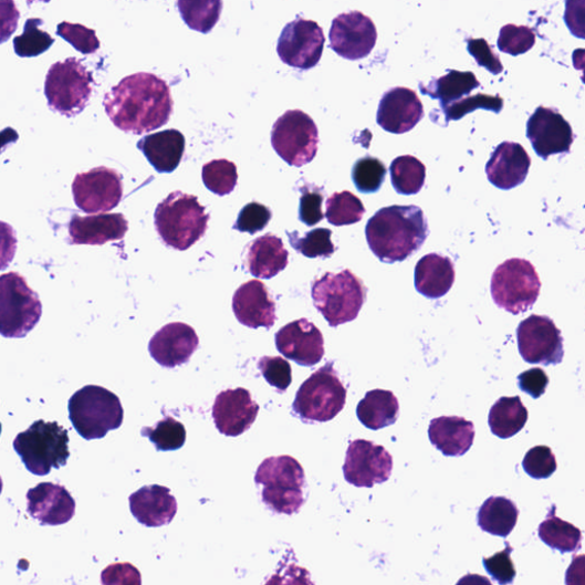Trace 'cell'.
<instances>
[{"instance_id":"obj_1","label":"cell","mask_w":585,"mask_h":585,"mask_svg":"<svg viewBox=\"0 0 585 585\" xmlns=\"http://www.w3.org/2000/svg\"><path fill=\"white\" fill-rule=\"evenodd\" d=\"M103 106L117 128L133 134L163 127L174 113L167 83L148 73L124 79L106 94Z\"/></svg>"},{"instance_id":"obj_2","label":"cell","mask_w":585,"mask_h":585,"mask_svg":"<svg viewBox=\"0 0 585 585\" xmlns=\"http://www.w3.org/2000/svg\"><path fill=\"white\" fill-rule=\"evenodd\" d=\"M366 239L373 254L385 263L403 262L418 252L429 236L428 220L416 205L388 206L366 224Z\"/></svg>"},{"instance_id":"obj_3","label":"cell","mask_w":585,"mask_h":585,"mask_svg":"<svg viewBox=\"0 0 585 585\" xmlns=\"http://www.w3.org/2000/svg\"><path fill=\"white\" fill-rule=\"evenodd\" d=\"M210 216L194 195L171 192L155 212V226L166 247L187 251L208 230Z\"/></svg>"},{"instance_id":"obj_4","label":"cell","mask_w":585,"mask_h":585,"mask_svg":"<svg viewBox=\"0 0 585 585\" xmlns=\"http://www.w3.org/2000/svg\"><path fill=\"white\" fill-rule=\"evenodd\" d=\"M69 418L86 440L102 439L122 427L124 408L121 399L106 388L86 386L69 400Z\"/></svg>"},{"instance_id":"obj_5","label":"cell","mask_w":585,"mask_h":585,"mask_svg":"<svg viewBox=\"0 0 585 585\" xmlns=\"http://www.w3.org/2000/svg\"><path fill=\"white\" fill-rule=\"evenodd\" d=\"M262 485V501L272 511L296 513L304 504L305 474L302 466L290 456L265 459L255 473Z\"/></svg>"},{"instance_id":"obj_6","label":"cell","mask_w":585,"mask_h":585,"mask_svg":"<svg viewBox=\"0 0 585 585\" xmlns=\"http://www.w3.org/2000/svg\"><path fill=\"white\" fill-rule=\"evenodd\" d=\"M364 283L351 270L327 272L313 284L312 296L331 327L355 321L366 300Z\"/></svg>"},{"instance_id":"obj_7","label":"cell","mask_w":585,"mask_h":585,"mask_svg":"<svg viewBox=\"0 0 585 585\" xmlns=\"http://www.w3.org/2000/svg\"><path fill=\"white\" fill-rule=\"evenodd\" d=\"M67 445V431L56 422L44 420L32 424L13 442L25 468L36 476H46L53 468L64 467L71 458Z\"/></svg>"},{"instance_id":"obj_8","label":"cell","mask_w":585,"mask_h":585,"mask_svg":"<svg viewBox=\"0 0 585 585\" xmlns=\"http://www.w3.org/2000/svg\"><path fill=\"white\" fill-rule=\"evenodd\" d=\"M347 389L330 362L305 380L296 393L293 410L303 422H328L346 406Z\"/></svg>"},{"instance_id":"obj_9","label":"cell","mask_w":585,"mask_h":585,"mask_svg":"<svg viewBox=\"0 0 585 585\" xmlns=\"http://www.w3.org/2000/svg\"><path fill=\"white\" fill-rule=\"evenodd\" d=\"M93 76L81 60L69 58L54 63L45 81L49 106L65 117L80 115L93 92Z\"/></svg>"},{"instance_id":"obj_10","label":"cell","mask_w":585,"mask_h":585,"mask_svg":"<svg viewBox=\"0 0 585 585\" xmlns=\"http://www.w3.org/2000/svg\"><path fill=\"white\" fill-rule=\"evenodd\" d=\"M43 307L19 273L3 274L0 280V332L4 337L20 338L30 333L42 317Z\"/></svg>"},{"instance_id":"obj_11","label":"cell","mask_w":585,"mask_h":585,"mask_svg":"<svg viewBox=\"0 0 585 585\" xmlns=\"http://www.w3.org/2000/svg\"><path fill=\"white\" fill-rule=\"evenodd\" d=\"M541 281L534 265L524 259H510L493 273L494 302L512 315L526 313L537 301Z\"/></svg>"},{"instance_id":"obj_12","label":"cell","mask_w":585,"mask_h":585,"mask_svg":"<svg viewBox=\"0 0 585 585\" xmlns=\"http://www.w3.org/2000/svg\"><path fill=\"white\" fill-rule=\"evenodd\" d=\"M318 143L316 123L301 111H289L273 124L272 148L291 166L302 167L312 163L317 155Z\"/></svg>"},{"instance_id":"obj_13","label":"cell","mask_w":585,"mask_h":585,"mask_svg":"<svg viewBox=\"0 0 585 585\" xmlns=\"http://www.w3.org/2000/svg\"><path fill=\"white\" fill-rule=\"evenodd\" d=\"M122 179L118 171L105 166L77 175L73 195L79 209L88 215L113 211L123 198Z\"/></svg>"},{"instance_id":"obj_14","label":"cell","mask_w":585,"mask_h":585,"mask_svg":"<svg viewBox=\"0 0 585 585\" xmlns=\"http://www.w3.org/2000/svg\"><path fill=\"white\" fill-rule=\"evenodd\" d=\"M393 468V457L384 446L357 439L348 447L343 474L349 484L372 489L375 484L386 483Z\"/></svg>"},{"instance_id":"obj_15","label":"cell","mask_w":585,"mask_h":585,"mask_svg":"<svg viewBox=\"0 0 585 585\" xmlns=\"http://www.w3.org/2000/svg\"><path fill=\"white\" fill-rule=\"evenodd\" d=\"M324 45V31L320 24L299 18L283 29L278 53L285 64L309 71L320 63Z\"/></svg>"},{"instance_id":"obj_16","label":"cell","mask_w":585,"mask_h":585,"mask_svg":"<svg viewBox=\"0 0 585 585\" xmlns=\"http://www.w3.org/2000/svg\"><path fill=\"white\" fill-rule=\"evenodd\" d=\"M519 348L530 364L557 365L564 358L562 333L552 318L532 315L518 328Z\"/></svg>"},{"instance_id":"obj_17","label":"cell","mask_w":585,"mask_h":585,"mask_svg":"<svg viewBox=\"0 0 585 585\" xmlns=\"http://www.w3.org/2000/svg\"><path fill=\"white\" fill-rule=\"evenodd\" d=\"M330 41L337 55L357 61L373 51L377 41L376 27L362 12L341 14L332 23Z\"/></svg>"},{"instance_id":"obj_18","label":"cell","mask_w":585,"mask_h":585,"mask_svg":"<svg viewBox=\"0 0 585 585\" xmlns=\"http://www.w3.org/2000/svg\"><path fill=\"white\" fill-rule=\"evenodd\" d=\"M527 137L535 153L550 156L568 154L574 143L570 123L556 109L539 107L527 122Z\"/></svg>"},{"instance_id":"obj_19","label":"cell","mask_w":585,"mask_h":585,"mask_svg":"<svg viewBox=\"0 0 585 585\" xmlns=\"http://www.w3.org/2000/svg\"><path fill=\"white\" fill-rule=\"evenodd\" d=\"M279 352L300 366L313 367L325 355L324 337L318 327L305 318L292 322L276 334Z\"/></svg>"},{"instance_id":"obj_20","label":"cell","mask_w":585,"mask_h":585,"mask_svg":"<svg viewBox=\"0 0 585 585\" xmlns=\"http://www.w3.org/2000/svg\"><path fill=\"white\" fill-rule=\"evenodd\" d=\"M260 406L244 388L229 389L218 395L212 416L220 433L238 437L255 422Z\"/></svg>"},{"instance_id":"obj_21","label":"cell","mask_w":585,"mask_h":585,"mask_svg":"<svg viewBox=\"0 0 585 585\" xmlns=\"http://www.w3.org/2000/svg\"><path fill=\"white\" fill-rule=\"evenodd\" d=\"M425 117L418 94L406 87L387 91L378 105L376 122L385 130L404 134L415 128Z\"/></svg>"},{"instance_id":"obj_22","label":"cell","mask_w":585,"mask_h":585,"mask_svg":"<svg viewBox=\"0 0 585 585\" xmlns=\"http://www.w3.org/2000/svg\"><path fill=\"white\" fill-rule=\"evenodd\" d=\"M28 512L42 526H60L74 519L76 502L63 487L41 483L27 493Z\"/></svg>"},{"instance_id":"obj_23","label":"cell","mask_w":585,"mask_h":585,"mask_svg":"<svg viewBox=\"0 0 585 585\" xmlns=\"http://www.w3.org/2000/svg\"><path fill=\"white\" fill-rule=\"evenodd\" d=\"M198 346L199 338L191 326L171 323L153 336L149 342V353L160 366L175 368L188 363Z\"/></svg>"},{"instance_id":"obj_24","label":"cell","mask_w":585,"mask_h":585,"mask_svg":"<svg viewBox=\"0 0 585 585\" xmlns=\"http://www.w3.org/2000/svg\"><path fill=\"white\" fill-rule=\"evenodd\" d=\"M232 310L240 324L254 330H270L278 320L276 303L260 281H251L236 291Z\"/></svg>"},{"instance_id":"obj_25","label":"cell","mask_w":585,"mask_h":585,"mask_svg":"<svg viewBox=\"0 0 585 585\" xmlns=\"http://www.w3.org/2000/svg\"><path fill=\"white\" fill-rule=\"evenodd\" d=\"M531 164V157L522 145L506 142L492 154L487 175L497 188L510 190L525 182Z\"/></svg>"},{"instance_id":"obj_26","label":"cell","mask_w":585,"mask_h":585,"mask_svg":"<svg viewBox=\"0 0 585 585\" xmlns=\"http://www.w3.org/2000/svg\"><path fill=\"white\" fill-rule=\"evenodd\" d=\"M129 508L136 521L147 527L168 525L178 512L177 499L169 489L159 485L145 487L133 493Z\"/></svg>"},{"instance_id":"obj_27","label":"cell","mask_w":585,"mask_h":585,"mask_svg":"<svg viewBox=\"0 0 585 585\" xmlns=\"http://www.w3.org/2000/svg\"><path fill=\"white\" fill-rule=\"evenodd\" d=\"M128 230L123 215L75 216L69 224V234L74 246H105L122 240Z\"/></svg>"},{"instance_id":"obj_28","label":"cell","mask_w":585,"mask_h":585,"mask_svg":"<svg viewBox=\"0 0 585 585\" xmlns=\"http://www.w3.org/2000/svg\"><path fill=\"white\" fill-rule=\"evenodd\" d=\"M158 174L175 171L185 155L186 137L178 129H166L143 137L137 144Z\"/></svg>"},{"instance_id":"obj_29","label":"cell","mask_w":585,"mask_h":585,"mask_svg":"<svg viewBox=\"0 0 585 585\" xmlns=\"http://www.w3.org/2000/svg\"><path fill=\"white\" fill-rule=\"evenodd\" d=\"M246 265L254 278L271 280L289 265L283 240L271 233L257 238L247 249Z\"/></svg>"},{"instance_id":"obj_30","label":"cell","mask_w":585,"mask_h":585,"mask_svg":"<svg viewBox=\"0 0 585 585\" xmlns=\"http://www.w3.org/2000/svg\"><path fill=\"white\" fill-rule=\"evenodd\" d=\"M474 426L460 417H441L433 419L429 427L431 443L445 457H462L474 440Z\"/></svg>"},{"instance_id":"obj_31","label":"cell","mask_w":585,"mask_h":585,"mask_svg":"<svg viewBox=\"0 0 585 585\" xmlns=\"http://www.w3.org/2000/svg\"><path fill=\"white\" fill-rule=\"evenodd\" d=\"M417 291L428 299H439L451 291L456 282V269L450 258L431 253L416 267Z\"/></svg>"},{"instance_id":"obj_32","label":"cell","mask_w":585,"mask_h":585,"mask_svg":"<svg viewBox=\"0 0 585 585\" xmlns=\"http://www.w3.org/2000/svg\"><path fill=\"white\" fill-rule=\"evenodd\" d=\"M399 403L389 390L368 391L357 406L359 421L370 430H382L396 424Z\"/></svg>"},{"instance_id":"obj_33","label":"cell","mask_w":585,"mask_h":585,"mask_svg":"<svg viewBox=\"0 0 585 585\" xmlns=\"http://www.w3.org/2000/svg\"><path fill=\"white\" fill-rule=\"evenodd\" d=\"M520 510L503 497L488 499L478 512V525L495 536L506 537L518 525Z\"/></svg>"},{"instance_id":"obj_34","label":"cell","mask_w":585,"mask_h":585,"mask_svg":"<svg viewBox=\"0 0 585 585\" xmlns=\"http://www.w3.org/2000/svg\"><path fill=\"white\" fill-rule=\"evenodd\" d=\"M527 421L529 410L521 397H502L490 410V428L501 439L518 435L525 428Z\"/></svg>"},{"instance_id":"obj_35","label":"cell","mask_w":585,"mask_h":585,"mask_svg":"<svg viewBox=\"0 0 585 585\" xmlns=\"http://www.w3.org/2000/svg\"><path fill=\"white\" fill-rule=\"evenodd\" d=\"M478 87H480V83L473 73L458 71H450L449 74L432 81L426 87L420 84V90L424 94L440 101L442 111L469 96Z\"/></svg>"},{"instance_id":"obj_36","label":"cell","mask_w":585,"mask_h":585,"mask_svg":"<svg viewBox=\"0 0 585 585\" xmlns=\"http://www.w3.org/2000/svg\"><path fill=\"white\" fill-rule=\"evenodd\" d=\"M540 539L550 547L562 554L575 553L582 545L581 531L568 522L558 519L553 511L539 527Z\"/></svg>"},{"instance_id":"obj_37","label":"cell","mask_w":585,"mask_h":585,"mask_svg":"<svg viewBox=\"0 0 585 585\" xmlns=\"http://www.w3.org/2000/svg\"><path fill=\"white\" fill-rule=\"evenodd\" d=\"M391 184L399 195L419 194L426 184L427 168L417 157H397L390 165Z\"/></svg>"},{"instance_id":"obj_38","label":"cell","mask_w":585,"mask_h":585,"mask_svg":"<svg viewBox=\"0 0 585 585\" xmlns=\"http://www.w3.org/2000/svg\"><path fill=\"white\" fill-rule=\"evenodd\" d=\"M222 8V0H178V9L186 24L201 33L213 30L220 20Z\"/></svg>"},{"instance_id":"obj_39","label":"cell","mask_w":585,"mask_h":585,"mask_svg":"<svg viewBox=\"0 0 585 585\" xmlns=\"http://www.w3.org/2000/svg\"><path fill=\"white\" fill-rule=\"evenodd\" d=\"M365 212L362 200L349 191L335 192L326 201L325 217L335 227L355 224Z\"/></svg>"},{"instance_id":"obj_40","label":"cell","mask_w":585,"mask_h":585,"mask_svg":"<svg viewBox=\"0 0 585 585\" xmlns=\"http://www.w3.org/2000/svg\"><path fill=\"white\" fill-rule=\"evenodd\" d=\"M142 435L148 437L159 452L178 451L182 449L187 439L185 426L169 416L155 427L143 428Z\"/></svg>"},{"instance_id":"obj_41","label":"cell","mask_w":585,"mask_h":585,"mask_svg":"<svg viewBox=\"0 0 585 585\" xmlns=\"http://www.w3.org/2000/svg\"><path fill=\"white\" fill-rule=\"evenodd\" d=\"M288 236L291 247L309 259L330 258L336 250L332 242V231L326 228L307 231L303 237L297 231H288Z\"/></svg>"},{"instance_id":"obj_42","label":"cell","mask_w":585,"mask_h":585,"mask_svg":"<svg viewBox=\"0 0 585 585\" xmlns=\"http://www.w3.org/2000/svg\"><path fill=\"white\" fill-rule=\"evenodd\" d=\"M41 19H29L21 36L14 39V51L20 58H34L45 53L54 44L51 34L43 31Z\"/></svg>"},{"instance_id":"obj_43","label":"cell","mask_w":585,"mask_h":585,"mask_svg":"<svg viewBox=\"0 0 585 585\" xmlns=\"http://www.w3.org/2000/svg\"><path fill=\"white\" fill-rule=\"evenodd\" d=\"M202 181L206 188L218 196L231 194L238 182L237 166L227 159H216L202 167Z\"/></svg>"},{"instance_id":"obj_44","label":"cell","mask_w":585,"mask_h":585,"mask_svg":"<svg viewBox=\"0 0 585 585\" xmlns=\"http://www.w3.org/2000/svg\"><path fill=\"white\" fill-rule=\"evenodd\" d=\"M386 176V165L375 157H363L353 167V181L357 190L363 194H374L380 190Z\"/></svg>"},{"instance_id":"obj_45","label":"cell","mask_w":585,"mask_h":585,"mask_svg":"<svg viewBox=\"0 0 585 585\" xmlns=\"http://www.w3.org/2000/svg\"><path fill=\"white\" fill-rule=\"evenodd\" d=\"M535 41V32L530 27L506 24L500 31L498 48L505 54L519 56L531 51Z\"/></svg>"},{"instance_id":"obj_46","label":"cell","mask_w":585,"mask_h":585,"mask_svg":"<svg viewBox=\"0 0 585 585\" xmlns=\"http://www.w3.org/2000/svg\"><path fill=\"white\" fill-rule=\"evenodd\" d=\"M503 108V100L497 95L477 94L474 96H467L459 102L453 103L452 106L447 107L442 112L446 116V122L459 121L467 114L477 109H487L497 114L501 113Z\"/></svg>"},{"instance_id":"obj_47","label":"cell","mask_w":585,"mask_h":585,"mask_svg":"<svg viewBox=\"0 0 585 585\" xmlns=\"http://www.w3.org/2000/svg\"><path fill=\"white\" fill-rule=\"evenodd\" d=\"M56 33L60 38L72 44L79 52L88 55L100 49V41L95 30L79 23L62 22L58 25Z\"/></svg>"},{"instance_id":"obj_48","label":"cell","mask_w":585,"mask_h":585,"mask_svg":"<svg viewBox=\"0 0 585 585\" xmlns=\"http://www.w3.org/2000/svg\"><path fill=\"white\" fill-rule=\"evenodd\" d=\"M523 468L534 479H546L557 471L558 464L550 447L535 446L525 456Z\"/></svg>"},{"instance_id":"obj_49","label":"cell","mask_w":585,"mask_h":585,"mask_svg":"<svg viewBox=\"0 0 585 585\" xmlns=\"http://www.w3.org/2000/svg\"><path fill=\"white\" fill-rule=\"evenodd\" d=\"M258 366L265 382L281 393L292 385V367L286 359L265 356L259 361Z\"/></svg>"},{"instance_id":"obj_50","label":"cell","mask_w":585,"mask_h":585,"mask_svg":"<svg viewBox=\"0 0 585 585\" xmlns=\"http://www.w3.org/2000/svg\"><path fill=\"white\" fill-rule=\"evenodd\" d=\"M299 218L307 227H314L324 220L323 211L324 190L318 187L309 188L305 186L301 189Z\"/></svg>"},{"instance_id":"obj_51","label":"cell","mask_w":585,"mask_h":585,"mask_svg":"<svg viewBox=\"0 0 585 585\" xmlns=\"http://www.w3.org/2000/svg\"><path fill=\"white\" fill-rule=\"evenodd\" d=\"M272 218L271 211L267 206L253 201L244 206L240 211L233 229L250 234L262 231Z\"/></svg>"},{"instance_id":"obj_52","label":"cell","mask_w":585,"mask_h":585,"mask_svg":"<svg viewBox=\"0 0 585 585\" xmlns=\"http://www.w3.org/2000/svg\"><path fill=\"white\" fill-rule=\"evenodd\" d=\"M467 43L469 53L474 58L479 66L488 69V71L495 76L503 72L504 67L499 55L485 40L470 39Z\"/></svg>"},{"instance_id":"obj_53","label":"cell","mask_w":585,"mask_h":585,"mask_svg":"<svg viewBox=\"0 0 585 585\" xmlns=\"http://www.w3.org/2000/svg\"><path fill=\"white\" fill-rule=\"evenodd\" d=\"M511 547L498 553L490 558H484L483 563L488 573L500 584H510L514 581L515 568L510 557Z\"/></svg>"},{"instance_id":"obj_54","label":"cell","mask_w":585,"mask_h":585,"mask_svg":"<svg viewBox=\"0 0 585 585\" xmlns=\"http://www.w3.org/2000/svg\"><path fill=\"white\" fill-rule=\"evenodd\" d=\"M564 20L574 38L585 40V0H566Z\"/></svg>"},{"instance_id":"obj_55","label":"cell","mask_w":585,"mask_h":585,"mask_svg":"<svg viewBox=\"0 0 585 585\" xmlns=\"http://www.w3.org/2000/svg\"><path fill=\"white\" fill-rule=\"evenodd\" d=\"M549 376L542 368H532L519 376L520 389L532 398H540L546 390Z\"/></svg>"},{"instance_id":"obj_56","label":"cell","mask_w":585,"mask_h":585,"mask_svg":"<svg viewBox=\"0 0 585 585\" xmlns=\"http://www.w3.org/2000/svg\"><path fill=\"white\" fill-rule=\"evenodd\" d=\"M3 42L7 41L8 36L17 29L18 19L20 13L17 11L13 0H3Z\"/></svg>"},{"instance_id":"obj_57","label":"cell","mask_w":585,"mask_h":585,"mask_svg":"<svg viewBox=\"0 0 585 585\" xmlns=\"http://www.w3.org/2000/svg\"><path fill=\"white\" fill-rule=\"evenodd\" d=\"M566 584H585V555L574 556L570 568L566 572Z\"/></svg>"},{"instance_id":"obj_58","label":"cell","mask_w":585,"mask_h":585,"mask_svg":"<svg viewBox=\"0 0 585 585\" xmlns=\"http://www.w3.org/2000/svg\"><path fill=\"white\" fill-rule=\"evenodd\" d=\"M572 59L576 71L582 72L581 81L585 84V49L575 50Z\"/></svg>"},{"instance_id":"obj_59","label":"cell","mask_w":585,"mask_h":585,"mask_svg":"<svg viewBox=\"0 0 585 585\" xmlns=\"http://www.w3.org/2000/svg\"><path fill=\"white\" fill-rule=\"evenodd\" d=\"M34 2L50 3L51 0H27L28 6H32Z\"/></svg>"}]
</instances>
